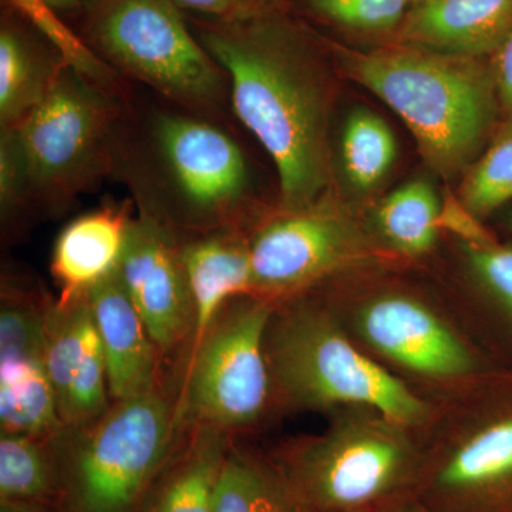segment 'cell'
Segmentation results:
<instances>
[{"label":"cell","mask_w":512,"mask_h":512,"mask_svg":"<svg viewBox=\"0 0 512 512\" xmlns=\"http://www.w3.org/2000/svg\"><path fill=\"white\" fill-rule=\"evenodd\" d=\"M194 32L227 76L235 116L274 161L279 210L325 197L333 177L330 92L311 42L268 8L241 19L201 18Z\"/></svg>","instance_id":"1"},{"label":"cell","mask_w":512,"mask_h":512,"mask_svg":"<svg viewBox=\"0 0 512 512\" xmlns=\"http://www.w3.org/2000/svg\"><path fill=\"white\" fill-rule=\"evenodd\" d=\"M110 177L126 185L141 217L178 239L239 229L251 197L244 151L224 128L190 111L126 104Z\"/></svg>","instance_id":"2"},{"label":"cell","mask_w":512,"mask_h":512,"mask_svg":"<svg viewBox=\"0 0 512 512\" xmlns=\"http://www.w3.org/2000/svg\"><path fill=\"white\" fill-rule=\"evenodd\" d=\"M357 83L406 123L426 163L454 177L493 136L500 110L491 64L424 47H382L346 57Z\"/></svg>","instance_id":"3"},{"label":"cell","mask_w":512,"mask_h":512,"mask_svg":"<svg viewBox=\"0 0 512 512\" xmlns=\"http://www.w3.org/2000/svg\"><path fill=\"white\" fill-rule=\"evenodd\" d=\"M80 10V36L114 72L181 110L207 119L221 113L227 76L174 0H86Z\"/></svg>","instance_id":"4"},{"label":"cell","mask_w":512,"mask_h":512,"mask_svg":"<svg viewBox=\"0 0 512 512\" xmlns=\"http://www.w3.org/2000/svg\"><path fill=\"white\" fill-rule=\"evenodd\" d=\"M269 342L271 375L296 406L355 404L399 426L426 419V404L360 353L322 312L298 308L286 313L272 328Z\"/></svg>","instance_id":"5"},{"label":"cell","mask_w":512,"mask_h":512,"mask_svg":"<svg viewBox=\"0 0 512 512\" xmlns=\"http://www.w3.org/2000/svg\"><path fill=\"white\" fill-rule=\"evenodd\" d=\"M127 103L64 66L49 96L13 127L28 163L32 202L63 210L110 177Z\"/></svg>","instance_id":"6"},{"label":"cell","mask_w":512,"mask_h":512,"mask_svg":"<svg viewBox=\"0 0 512 512\" xmlns=\"http://www.w3.org/2000/svg\"><path fill=\"white\" fill-rule=\"evenodd\" d=\"M180 426L160 390L114 402L82 429L70 448V488L77 512H131L163 467Z\"/></svg>","instance_id":"7"},{"label":"cell","mask_w":512,"mask_h":512,"mask_svg":"<svg viewBox=\"0 0 512 512\" xmlns=\"http://www.w3.org/2000/svg\"><path fill=\"white\" fill-rule=\"evenodd\" d=\"M271 318V301L259 296H242L222 309L194 343L175 406L178 424L228 431L261 416L271 387L266 355Z\"/></svg>","instance_id":"8"},{"label":"cell","mask_w":512,"mask_h":512,"mask_svg":"<svg viewBox=\"0 0 512 512\" xmlns=\"http://www.w3.org/2000/svg\"><path fill=\"white\" fill-rule=\"evenodd\" d=\"M412 466V448L399 424L383 417L346 420L303 448L293 480L306 504L359 511L394 493Z\"/></svg>","instance_id":"9"},{"label":"cell","mask_w":512,"mask_h":512,"mask_svg":"<svg viewBox=\"0 0 512 512\" xmlns=\"http://www.w3.org/2000/svg\"><path fill=\"white\" fill-rule=\"evenodd\" d=\"M254 295L302 291L366 258L362 232L328 195L296 211L279 210L248 238Z\"/></svg>","instance_id":"10"},{"label":"cell","mask_w":512,"mask_h":512,"mask_svg":"<svg viewBox=\"0 0 512 512\" xmlns=\"http://www.w3.org/2000/svg\"><path fill=\"white\" fill-rule=\"evenodd\" d=\"M124 288L160 355L194 333V305L181 259V239L138 215L128 227L117 266Z\"/></svg>","instance_id":"11"},{"label":"cell","mask_w":512,"mask_h":512,"mask_svg":"<svg viewBox=\"0 0 512 512\" xmlns=\"http://www.w3.org/2000/svg\"><path fill=\"white\" fill-rule=\"evenodd\" d=\"M45 362L66 430L82 429L110 409L106 356L89 293L47 306Z\"/></svg>","instance_id":"12"},{"label":"cell","mask_w":512,"mask_h":512,"mask_svg":"<svg viewBox=\"0 0 512 512\" xmlns=\"http://www.w3.org/2000/svg\"><path fill=\"white\" fill-rule=\"evenodd\" d=\"M357 328L372 348L430 377H458L473 370L464 343L430 309L413 299H373L357 316Z\"/></svg>","instance_id":"13"},{"label":"cell","mask_w":512,"mask_h":512,"mask_svg":"<svg viewBox=\"0 0 512 512\" xmlns=\"http://www.w3.org/2000/svg\"><path fill=\"white\" fill-rule=\"evenodd\" d=\"M114 402L157 389L158 352L116 271L89 292Z\"/></svg>","instance_id":"14"},{"label":"cell","mask_w":512,"mask_h":512,"mask_svg":"<svg viewBox=\"0 0 512 512\" xmlns=\"http://www.w3.org/2000/svg\"><path fill=\"white\" fill-rule=\"evenodd\" d=\"M397 30L403 45L484 59L512 32V0H416Z\"/></svg>","instance_id":"15"},{"label":"cell","mask_w":512,"mask_h":512,"mask_svg":"<svg viewBox=\"0 0 512 512\" xmlns=\"http://www.w3.org/2000/svg\"><path fill=\"white\" fill-rule=\"evenodd\" d=\"M133 217L128 205H104L63 228L53 247V278L60 289L57 302L87 295L119 266Z\"/></svg>","instance_id":"16"},{"label":"cell","mask_w":512,"mask_h":512,"mask_svg":"<svg viewBox=\"0 0 512 512\" xmlns=\"http://www.w3.org/2000/svg\"><path fill=\"white\" fill-rule=\"evenodd\" d=\"M181 259L194 305L195 343L229 302L255 296L248 238L228 229L181 239Z\"/></svg>","instance_id":"17"},{"label":"cell","mask_w":512,"mask_h":512,"mask_svg":"<svg viewBox=\"0 0 512 512\" xmlns=\"http://www.w3.org/2000/svg\"><path fill=\"white\" fill-rule=\"evenodd\" d=\"M67 66L16 23L0 28V128L16 127L49 96Z\"/></svg>","instance_id":"18"},{"label":"cell","mask_w":512,"mask_h":512,"mask_svg":"<svg viewBox=\"0 0 512 512\" xmlns=\"http://www.w3.org/2000/svg\"><path fill=\"white\" fill-rule=\"evenodd\" d=\"M2 433L56 440L66 430L45 357H0Z\"/></svg>","instance_id":"19"},{"label":"cell","mask_w":512,"mask_h":512,"mask_svg":"<svg viewBox=\"0 0 512 512\" xmlns=\"http://www.w3.org/2000/svg\"><path fill=\"white\" fill-rule=\"evenodd\" d=\"M227 456V431L195 427L190 447L165 481L150 512H214Z\"/></svg>","instance_id":"20"},{"label":"cell","mask_w":512,"mask_h":512,"mask_svg":"<svg viewBox=\"0 0 512 512\" xmlns=\"http://www.w3.org/2000/svg\"><path fill=\"white\" fill-rule=\"evenodd\" d=\"M305 501L271 470L242 454H228L214 512H306Z\"/></svg>","instance_id":"21"},{"label":"cell","mask_w":512,"mask_h":512,"mask_svg":"<svg viewBox=\"0 0 512 512\" xmlns=\"http://www.w3.org/2000/svg\"><path fill=\"white\" fill-rule=\"evenodd\" d=\"M512 476V419L464 443L441 468L437 485L453 494L474 493Z\"/></svg>","instance_id":"22"},{"label":"cell","mask_w":512,"mask_h":512,"mask_svg":"<svg viewBox=\"0 0 512 512\" xmlns=\"http://www.w3.org/2000/svg\"><path fill=\"white\" fill-rule=\"evenodd\" d=\"M440 211L433 187L424 180H414L382 202L376 220L394 249L406 255H421L436 244Z\"/></svg>","instance_id":"23"},{"label":"cell","mask_w":512,"mask_h":512,"mask_svg":"<svg viewBox=\"0 0 512 512\" xmlns=\"http://www.w3.org/2000/svg\"><path fill=\"white\" fill-rule=\"evenodd\" d=\"M8 2L28 20L36 32L45 39L47 45L59 53L67 66L72 67L106 92L127 101L120 74L107 66L84 42L83 37L63 22L60 12H57L47 0H8Z\"/></svg>","instance_id":"24"},{"label":"cell","mask_w":512,"mask_h":512,"mask_svg":"<svg viewBox=\"0 0 512 512\" xmlns=\"http://www.w3.org/2000/svg\"><path fill=\"white\" fill-rule=\"evenodd\" d=\"M396 151L392 130L372 111H356L346 123L340 147L343 170L359 190H370L386 177Z\"/></svg>","instance_id":"25"},{"label":"cell","mask_w":512,"mask_h":512,"mask_svg":"<svg viewBox=\"0 0 512 512\" xmlns=\"http://www.w3.org/2000/svg\"><path fill=\"white\" fill-rule=\"evenodd\" d=\"M512 200V117H505L480 160L471 164L458 201L477 218Z\"/></svg>","instance_id":"26"},{"label":"cell","mask_w":512,"mask_h":512,"mask_svg":"<svg viewBox=\"0 0 512 512\" xmlns=\"http://www.w3.org/2000/svg\"><path fill=\"white\" fill-rule=\"evenodd\" d=\"M39 437L2 433L0 495L2 501L23 503L43 497L52 488L49 460Z\"/></svg>","instance_id":"27"},{"label":"cell","mask_w":512,"mask_h":512,"mask_svg":"<svg viewBox=\"0 0 512 512\" xmlns=\"http://www.w3.org/2000/svg\"><path fill=\"white\" fill-rule=\"evenodd\" d=\"M323 18L367 32L399 29L416 0H308Z\"/></svg>","instance_id":"28"},{"label":"cell","mask_w":512,"mask_h":512,"mask_svg":"<svg viewBox=\"0 0 512 512\" xmlns=\"http://www.w3.org/2000/svg\"><path fill=\"white\" fill-rule=\"evenodd\" d=\"M32 202L28 163L15 128H0V211L10 221Z\"/></svg>","instance_id":"29"},{"label":"cell","mask_w":512,"mask_h":512,"mask_svg":"<svg viewBox=\"0 0 512 512\" xmlns=\"http://www.w3.org/2000/svg\"><path fill=\"white\" fill-rule=\"evenodd\" d=\"M468 254L481 281L512 311V248L493 242L468 247Z\"/></svg>","instance_id":"30"},{"label":"cell","mask_w":512,"mask_h":512,"mask_svg":"<svg viewBox=\"0 0 512 512\" xmlns=\"http://www.w3.org/2000/svg\"><path fill=\"white\" fill-rule=\"evenodd\" d=\"M439 228L456 232L461 238L466 239L468 247H480L494 242L488 232L478 224L476 215L471 214L460 201L451 200L441 208Z\"/></svg>","instance_id":"31"},{"label":"cell","mask_w":512,"mask_h":512,"mask_svg":"<svg viewBox=\"0 0 512 512\" xmlns=\"http://www.w3.org/2000/svg\"><path fill=\"white\" fill-rule=\"evenodd\" d=\"M178 8L202 19L231 20L247 18L266 9L255 0H174Z\"/></svg>","instance_id":"32"},{"label":"cell","mask_w":512,"mask_h":512,"mask_svg":"<svg viewBox=\"0 0 512 512\" xmlns=\"http://www.w3.org/2000/svg\"><path fill=\"white\" fill-rule=\"evenodd\" d=\"M498 103L505 117H512V32L491 59Z\"/></svg>","instance_id":"33"},{"label":"cell","mask_w":512,"mask_h":512,"mask_svg":"<svg viewBox=\"0 0 512 512\" xmlns=\"http://www.w3.org/2000/svg\"><path fill=\"white\" fill-rule=\"evenodd\" d=\"M57 12H69V10L80 9L86 0H47Z\"/></svg>","instance_id":"34"},{"label":"cell","mask_w":512,"mask_h":512,"mask_svg":"<svg viewBox=\"0 0 512 512\" xmlns=\"http://www.w3.org/2000/svg\"><path fill=\"white\" fill-rule=\"evenodd\" d=\"M0 512H36L28 505L23 503H10V501H2V510Z\"/></svg>","instance_id":"35"},{"label":"cell","mask_w":512,"mask_h":512,"mask_svg":"<svg viewBox=\"0 0 512 512\" xmlns=\"http://www.w3.org/2000/svg\"><path fill=\"white\" fill-rule=\"evenodd\" d=\"M255 2H258L259 5L264 6V8H268V5H271V3H274L275 0H255Z\"/></svg>","instance_id":"36"},{"label":"cell","mask_w":512,"mask_h":512,"mask_svg":"<svg viewBox=\"0 0 512 512\" xmlns=\"http://www.w3.org/2000/svg\"><path fill=\"white\" fill-rule=\"evenodd\" d=\"M400 512H429V511L423 510V508H420V507H412V508H406V510H403Z\"/></svg>","instance_id":"37"}]
</instances>
